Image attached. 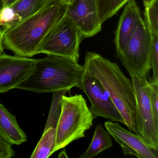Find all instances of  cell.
I'll return each mask as SVG.
<instances>
[{"mask_svg":"<svg viewBox=\"0 0 158 158\" xmlns=\"http://www.w3.org/2000/svg\"><path fill=\"white\" fill-rule=\"evenodd\" d=\"M67 4L48 0L38 11L3 32V48L18 56L31 58L37 54L47 34L66 14Z\"/></svg>","mask_w":158,"mask_h":158,"instance_id":"obj_1","label":"cell"},{"mask_svg":"<svg viewBox=\"0 0 158 158\" xmlns=\"http://www.w3.org/2000/svg\"><path fill=\"white\" fill-rule=\"evenodd\" d=\"M83 66L108 92L129 131L137 135L136 101L132 80L125 76L116 63L96 52H87Z\"/></svg>","mask_w":158,"mask_h":158,"instance_id":"obj_2","label":"cell"},{"mask_svg":"<svg viewBox=\"0 0 158 158\" xmlns=\"http://www.w3.org/2000/svg\"><path fill=\"white\" fill-rule=\"evenodd\" d=\"M85 70L77 62L62 56L48 54L37 59L33 72L15 89L34 93H53L80 89Z\"/></svg>","mask_w":158,"mask_h":158,"instance_id":"obj_3","label":"cell"},{"mask_svg":"<svg viewBox=\"0 0 158 158\" xmlns=\"http://www.w3.org/2000/svg\"><path fill=\"white\" fill-rule=\"evenodd\" d=\"M94 119L82 95L63 96L54 152L75 140L85 137L86 131L93 125Z\"/></svg>","mask_w":158,"mask_h":158,"instance_id":"obj_4","label":"cell"},{"mask_svg":"<svg viewBox=\"0 0 158 158\" xmlns=\"http://www.w3.org/2000/svg\"><path fill=\"white\" fill-rule=\"evenodd\" d=\"M82 35L65 14L50 30L38 49L40 53L58 55L78 62Z\"/></svg>","mask_w":158,"mask_h":158,"instance_id":"obj_5","label":"cell"},{"mask_svg":"<svg viewBox=\"0 0 158 158\" xmlns=\"http://www.w3.org/2000/svg\"><path fill=\"white\" fill-rule=\"evenodd\" d=\"M151 33L142 21L118 58L130 76L148 78L150 63Z\"/></svg>","mask_w":158,"mask_h":158,"instance_id":"obj_6","label":"cell"},{"mask_svg":"<svg viewBox=\"0 0 158 158\" xmlns=\"http://www.w3.org/2000/svg\"><path fill=\"white\" fill-rule=\"evenodd\" d=\"M136 101L137 135L147 143L158 148V126L155 123L150 99L148 78L131 76Z\"/></svg>","mask_w":158,"mask_h":158,"instance_id":"obj_7","label":"cell"},{"mask_svg":"<svg viewBox=\"0 0 158 158\" xmlns=\"http://www.w3.org/2000/svg\"><path fill=\"white\" fill-rule=\"evenodd\" d=\"M80 89L87 96L91 104L89 108L94 119L102 117L124 124L125 122L109 94L94 77L85 72Z\"/></svg>","mask_w":158,"mask_h":158,"instance_id":"obj_8","label":"cell"},{"mask_svg":"<svg viewBox=\"0 0 158 158\" xmlns=\"http://www.w3.org/2000/svg\"><path fill=\"white\" fill-rule=\"evenodd\" d=\"M37 59L0 54V93L15 88L33 72Z\"/></svg>","mask_w":158,"mask_h":158,"instance_id":"obj_9","label":"cell"},{"mask_svg":"<svg viewBox=\"0 0 158 158\" xmlns=\"http://www.w3.org/2000/svg\"><path fill=\"white\" fill-rule=\"evenodd\" d=\"M66 15L73 20L83 39L93 36L101 30L96 0H71Z\"/></svg>","mask_w":158,"mask_h":158,"instance_id":"obj_10","label":"cell"},{"mask_svg":"<svg viewBox=\"0 0 158 158\" xmlns=\"http://www.w3.org/2000/svg\"><path fill=\"white\" fill-rule=\"evenodd\" d=\"M106 130L122 147L124 154L139 158H158V148L147 143L142 137L126 129L118 122L104 123Z\"/></svg>","mask_w":158,"mask_h":158,"instance_id":"obj_11","label":"cell"},{"mask_svg":"<svg viewBox=\"0 0 158 158\" xmlns=\"http://www.w3.org/2000/svg\"><path fill=\"white\" fill-rule=\"evenodd\" d=\"M67 91L64 90L53 92L51 107L43 135L33 151L31 158H48L54 153L62 97Z\"/></svg>","mask_w":158,"mask_h":158,"instance_id":"obj_12","label":"cell"},{"mask_svg":"<svg viewBox=\"0 0 158 158\" xmlns=\"http://www.w3.org/2000/svg\"><path fill=\"white\" fill-rule=\"evenodd\" d=\"M140 10L135 0L126 4L115 32L114 43L118 56L125 48L133 33L143 21Z\"/></svg>","mask_w":158,"mask_h":158,"instance_id":"obj_13","label":"cell"},{"mask_svg":"<svg viewBox=\"0 0 158 158\" xmlns=\"http://www.w3.org/2000/svg\"><path fill=\"white\" fill-rule=\"evenodd\" d=\"M48 0H16L0 13L2 33L21 23L43 8Z\"/></svg>","mask_w":158,"mask_h":158,"instance_id":"obj_14","label":"cell"},{"mask_svg":"<svg viewBox=\"0 0 158 158\" xmlns=\"http://www.w3.org/2000/svg\"><path fill=\"white\" fill-rule=\"evenodd\" d=\"M0 135L11 145L27 141V136L17 123L16 117L0 103Z\"/></svg>","mask_w":158,"mask_h":158,"instance_id":"obj_15","label":"cell"},{"mask_svg":"<svg viewBox=\"0 0 158 158\" xmlns=\"http://www.w3.org/2000/svg\"><path fill=\"white\" fill-rule=\"evenodd\" d=\"M112 146V141L110 133L103 128L102 125H98L90 145L79 158H94Z\"/></svg>","mask_w":158,"mask_h":158,"instance_id":"obj_16","label":"cell"},{"mask_svg":"<svg viewBox=\"0 0 158 158\" xmlns=\"http://www.w3.org/2000/svg\"><path fill=\"white\" fill-rule=\"evenodd\" d=\"M129 0H96L100 22L102 24L112 17Z\"/></svg>","mask_w":158,"mask_h":158,"instance_id":"obj_17","label":"cell"},{"mask_svg":"<svg viewBox=\"0 0 158 158\" xmlns=\"http://www.w3.org/2000/svg\"><path fill=\"white\" fill-rule=\"evenodd\" d=\"M144 23L151 33L158 34V0H143Z\"/></svg>","mask_w":158,"mask_h":158,"instance_id":"obj_18","label":"cell"},{"mask_svg":"<svg viewBox=\"0 0 158 158\" xmlns=\"http://www.w3.org/2000/svg\"><path fill=\"white\" fill-rule=\"evenodd\" d=\"M150 63L152 70V78L158 82V34L151 33Z\"/></svg>","mask_w":158,"mask_h":158,"instance_id":"obj_19","label":"cell"},{"mask_svg":"<svg viewBox=\"0 0 158 158\" xmlns=\"http://www.w3.org/2000/svg\"><path fill=\"white\" fill-rule=\"evenodd\" d=\"M150 87L149 97L155 123L158 126V82L152 78L148 79Z\"/></svg>","mask_w":158,"mask_h":158,"instance_id":"obj_20","label":"cell"},{"mask_svg":"<svg viewBox=\"0 0 158 158\" xmlns=\"http://www.w3.org/2000/svg\"><path fill=\"white\" fill-rule=\"evenodd\" d=\"M12 145L0 135V158H11L15 156Z\"/></svg>","mask_w":158,"mask_h":158,"instance_id":"obj_21","label":"cell"},{"mask_svg":"<svg viewBox=\"0 0 158 158\" xmlns=\"http://www.w3.org/2000/svg\"><path fill=\"white\" fill-rule=\"evenodd\" d=\"M16 0H0V13L7 6L11 4Z\"/></svg>","mask_w":158,"mask_h":158,"instance_id":"obj_22","label":"cell"},{"mask_svg":"<svg viewBox=\"0 0 158 158\" xmlns=\"http://www.w3.org/2000/svg\"><path fill=\"white\" fill-rule=\"evenodd\" d=\"M3 49L4 48L3 45V33L1 27L0 26V54L3 53Z\"/></svg>","mask_w":158,"mask_h":158,"instance_id":"obj_23","label":"cell"},{"mask_svg":"<svg viewBox=\"0 0 158 158\" xmlns=\"http://www.w3.org/2000/svg\"><path fill=\"white\" fill-rule=\"evenodd\" d=\"M61 1H62L65 2H67V3H68V2H69L71 1V0H61Z\"/></svg>","mask_w":158,"mask_h":158,"instance_id":"obj_24","label":"cell"}]
</instances>
